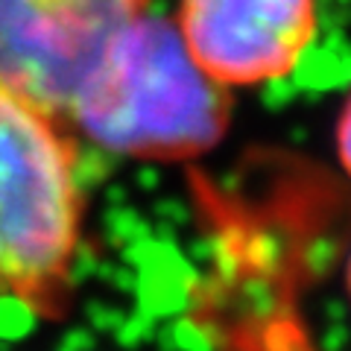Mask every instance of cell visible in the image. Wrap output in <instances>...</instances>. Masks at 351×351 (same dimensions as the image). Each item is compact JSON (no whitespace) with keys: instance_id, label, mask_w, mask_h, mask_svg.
Masks as SVG:
<instances>
[{"instance_id":"cell-1","label":"cell","mask_w":351,"mask_h":351,"mask_svg":"<svg viewBox=\"0 0 351 351\" xmlns=\"http://www.w3.org/2000/svg\"><path fill=\"white\" fill-rule=\"evenodd\" d=\"M228 91L196 64L176 24L144 12L106 47L64 123L114 156L184 161L223 141Z\"/></svg>"},{"instance_id":"cell-2","label":"cell","mask_w":351,"mask_h":351,"mask_svg":"<svg viewBox=\"0 0 351 351\" xmlns=\"http://www.w3.org/2000/svg\"><path fill=\"white\" fill-rule=\"evenodd\" d=\"M85 196L68 123L0 88V299L41 319L68 307Z\"/></svg>"},{"instance_id":"cell-3","label":"cell","mask_w":351,"mask_h":351,"mask_svg":"<svg viewBox=\"0 0 351 351\" xmlns=\"http://www.w3.org/2000/svg\"><path fill=\"white\" fill-rule=\"evenodd\" d=\"M149 0H0V88L64 123L76 91Z\"/></svg>"},{"instance_id":"cell-4","label":"cell","mask_w":351,"mask_h":351,"mask_svg":"<svg viewBox=\"0 0 351 351\" xmlns=\"http://www.w3.org/2000/svg\"><path fill=\"white\" fill-rule=\"evenodd\" d=\"M176 29L226 88L287 76L316 36V0H182Z\"/></svg>"},{"instance_id":"cell-5","label":"cell","mask_w":351,"mask_h":351,"mask_svg":"<svg viewBox=\"0 0 351 351\" xmlns=\"http://www.w3.org/2000/svg\"><path fill=\"white\" fill-rule=\"evenodd\" d=\"M337 156H339V164L346 167V173L351 176V94L337 120Z\"/></svg>"},{"instance_id":"cell-6","label":"cell","mask_w":351,"mask_h":351,"mask_svg":"<svg viewBox=\"0 0 351 351\" xmlns=\"http://www.w3.org/2000/svg\"><path fill=\"white\" fill-rule=\"evenodd\" d=\"M348 290H351V261H348Z\"/></svg>"}]
</instances>
